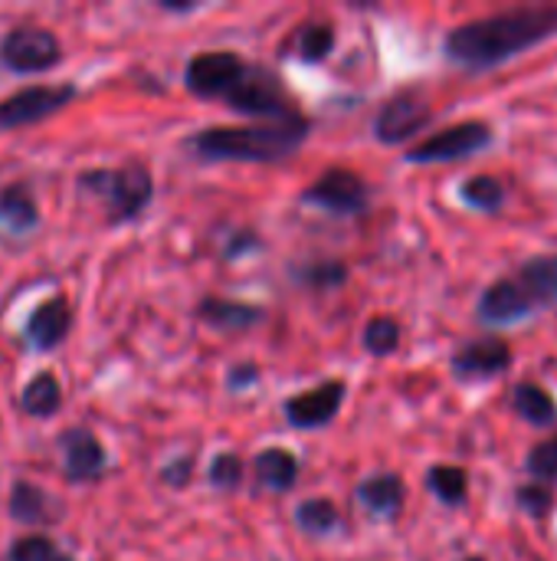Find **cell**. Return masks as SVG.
<instances>
[{"instance_id": "cb8c5ba5", "label": "cell", "mask_w": 557, "mask_h": 561, "mask_svg": "<svg viewBox=\"0 0 557 561\" xmlns=\"http://www.w3.org/2000/svg\"><path fill=\"white\" fill-rule=\"evenodd\" d=\"M204 322L217 325V329H250L263 319V312L256 306H243V302H230V299H207L200 306Z\"/></svg>"}, {"instance_id": "1f68e13d", "label": "cell", "mask_w": 557, "mask_h": 561, "mask_svg": "<svg viewBox=\"0 0 557 561\" xmlns=\"http://www.w3.org/2000/svg\"><path fill=\"white\" fill-rule=\"evenodd\" d=\"M240 480H243V463H240L236 454H220V457H213V463H210V483H213L217 490H236Z\"/></svg>"}, {"instance_id": "ba28073f", "label": "cell", "mask_w": 557, "mask_h": 561, "mask_svg": "<svg viewBox=\"0 0 557 561\" xmlns=\"http://www.w3.org/2000/svg\"><path fill=\"white\" fill-rule=\"evenodd\" d=\"M76 95L72 85H30L13 92L10 99L0 102V128H23L33 122H43L46 115L59 112L69 99Z\"/></svg>"}, {"instance_id": "603a6c76", "label": "cell", "mask_w": 557, "mask_h": 561, "mask_svg": "<svg viewBox=\"0 0 557 561\" xmlns=\"http://www.w3.org/2000/svg\"><path fill=\"white\" fill-rule=\"evenodd\" d=\"M0 220L13 230L36 227V201L26 184H10L0 191Z\"/></svg>"}, {"instance_id": "836d02e7", "label": "cell", "mask_w": 557, "mask_h": 561, "mask_svg": "<svg viewBox=\"0 0 557 561\" xmlns=\"http://www.w3.org/2000/svg\"><path fill=\"white\" fill-rule=\"evenodd\" d=\"M190 467H194V463H190V460L184 457V460H177V463H171V467H164V470H161V477H164L167 483H174V486H181L184 480H190Z\"/></svg>"}, {"instance_id": "9c48e42d", "label": "cell", "mask_w": 557, "mask_h": 561, "mask_svg": "<svg viewBox=\"0 0 557 561\" xmlns=\"http://www.w3.org/2000/svg\"><path fill=\"white\" fill-rule=\"evenodd\" d=\"M538 312V306L532 302V296L522 289V283L515 276L496 279L492 286L483 289L479 302H476V316L479 322L492 325V329H506L515 322H525Z\"/></svg>"}, {"instance_id": "30bf717a", "label": "cell", "mask_w": 557, "mask_h": 561, "mask_svg": "<svg viewBox=\"0 0 557 561\" xmlns=\"http://www.w3.org/2000/svg\"><path fill=\"white\" fill-rule=\"evenodd\" d=\"M450 368L460 381H489L512 368V348L506 339H473L460 345L450 358Z\"/></svg>"}, {"instance_id": "2e32d148", "label": "cell", "mask_w": 557, "mask_h": 561, "mask_svg": "<svg viewBox=\"0 0 557 561\" xmlns=\"http://www.w3.org/2000/svg\"><path fill=\"white\" fill-rule=\"evenodd\" d=\"M69 480H95L105 470V450L89 431H69L62 437Z\"/></svg>"}, {"instance_id": "d6986e66", "label": "cell", "mask_w": 557, "mask_h": 561, "mask_svg": "<svg viewBox=\"0 0 557 561\" xmlns=\"http://www.w3.org/2000/svg\"><path fill=\"white\" fill-rule=\"evenodd\" d=\"M10 513H13L20 523L39 526V523H53V519L59 516V506H56L53 496L43 493L39 486H33V483H16L13 493H10Z\"/></svg>"}, {"instance_id": "44dd1931", "label": "cell", "mask_w": 557, "mask_h": 561, "mask_svg": "<svg viewBox=\"0 0 557 561\" xmlns=\"http://www.w3.org/2000/svg\"><path fill=\"white\" fill-rule=\"evenodd\" d=\"M256 477H259L269 490L286 493V490H292V486H295L299 463H295V457H292L289 450L272 447V450H266V454H259V457H256Z\"/></svg>"}, {"instance_id": "8fae6325", "label": "cell", "mask_w": 557, "mask_h": 561, "mask_svg": "<svg viewBox=\"0 0 557 561\" xmlns=\"http://www.w3.org/2000/svg\"><path fill=\"white\" fill-rule=\"evenodd\" d=\"M368 184L348 171V168H328L318 181H312V187L305 191L309 204H318L332 214H361L368 207Z\"/></svg>"}, {"instance_id": "d6a6232c", "label": "cell", "mask_w": 557, "mask_h": 561, "mask_svg": "<svg viewBox=\"0 0 557 561\" xmlns=\"http://www.w3.org/2000/svg\"><path fill=\"white\" fill-rule=\"evenodd\" d=\"M345 279H348V273L338 263H322V266L312 270V283H318V286H338Z\"/></svg>"}, {"instance_id": "ffe728a7", "label": "cell", "mask_w": 557, "mask_h": 561, "mask_svg": "<svg viewBox=\"0 0 557 561\" xmlns=\"http://www.w3.org/2000/svg\"><path fill=\"white\" fill-rule=\"evenodd\" d=\"M427 490L443 503V506H466V496H469V473L463 467H450V463H440V467H430L427 473Z\"/></svg>"}, {"instance_id": "e0dca14e", "label": "cell", "mask_w": 557, "mask_h": 561, "mask_svg": "<svg viewBox=\"0 0 557 561\" xmlns=\"http://www.w3.org/2000/svg\"><path fill=\"white\" fill-rule=\"evenodd\" d=\"M69 322H72V316H69V302L66 299H49V302H43L33 316H30V325H26V339L36 345V348H56L62 339H66V332H69Z\"/></svg>"}, {"instance_id": "ac0fdd59", "label": "cell", "mask_w": 557, "mask_h": 561, "mask_svg": "<svg viewBox=\"0 0 557 561\" xmlns=\"http://www.w3.org/2000/svg\"><path fill=\"white\" fill-rule=\"evenodd\" d=\"M512 408L532 427H555L557 424V401L548 388H542L535 381H522L512 388Z\"/></svg>"}, {"instance_id": "8992f818", "label": "cell", "mask_w": 557, "mask_h": 561, "mask_svg": "<svg viewBox=\"0 0 557 561\" xmlns=\"http://www.w3.org/2000/svg\"><path fill=\"white\" fill-rule=\"evenodd\" d=\"M59 56V39L43 26H16L0 43V62L13 72H46Z\"/></svg>"}, {"instance_id": "5bb4252c", "label": "cell", "mask_w": 557, "mask_h": 561, "mask_svg": "<svg viewBox=\"0 0 557 561\" xmlns=\"http://www.w3.org/2000/svg\"><path fill=\"white\" fill-rule=\"evenodd\" d=\"M515 279L522 283V289L532 296V302L538 309H555L557 306V253H542V256H529Z\"/></svg>"}, {"instance_id": "4dcf8cb0", "label": "cell", "mask_w": 557, "mask_h": 561, "mask_svg": "<svg viewBox=\"0 0 557 561\" xmlns=\"http://www.w3.org/2000/svg\"><path fill=\"white\" fill-rule=\"evenodd\" d=\"M10 561H69L46 536H26L20 542H13Z\"/></svg>"}, {"instance_id": "4316f807", "label": "cell", "mask_w": 557, "mask_h": 561, "mask_svg": "<svg viewBox=\"0 0 557 561\" xmlns=\"http://www.w3.org/2000/svg\"><path fill=\"white\" fill-rule=\"evenodd\" d=\"M364 348L378 358L394 355L401 348V325L391 316H378L364 325Z\"/></svg>"}, {"instance_id": "5b68a950", "label": "cell", "mask_w": 557, "mask_h": 561, "mask_svg": "<svg viewBox=\"0 0 557 561\" xmlns=\"http://www.w3.org/2000/svg\"><path fill=\"white\" fill-rule=\"evenodd\" d=\"M492 145V128L486 122H460L450 125L437 135H430L427 141L414 145L407 151V161L414 164H446V161H466L479 151H486Z\"/></svg>"}, {"instance_id": "484cf974", "label": "cell", "mask_w": 557, "mask_h": 561, "mask_svg": "<svg viewBox=\"0 0 557 561\" xmlns=\"http://www.w3.org/2000/svg\"><path fill=\"white\" fill-rule=\"evenodd\" d=\"M295 519H299V526L305 533H318V536H328V533H335L341 526V513L335 510L332 500H309V503H302Z\"/></svg>"}, {"instance_id": "f546056e", "label": "cell", "mask_w": 557, "mask_h": 561, "mask_svg": "<svg viewBox=\"0 0 557 561\" xmlns=\"http://www.w3.org/2000/svg\"><path fill=\"white\" fill-rule=\"evenodd\" d=\"M515 506L532 519H545L555 510V493L542 483H525L515 490Z\"/></svg>"}, {"instance_id": "83f0119b", "label": "cell", "mask_w": 557, "mask_h": 561, "mask_svg": "<svg viewBox=\"0 0 557 561\" xmlns=\"http://www.w3.org/2000/svg\"><path fill=\"white\" fill-rule=\"evenodd\" d=\"M332 46H335V30H332L328 23H309V26H302L299 36H295V49H299V56L309 59V62L325 59V56L332 53Z\"/></svg>"}, {"instance_id": "e575fe53", "label": "cell", "mask_w": 557, "mask_h": 561, "mask_svg": "<svg viewBox=\"0 0 557 561\" xmlns=\"http://www.w3.org/2000/svg\"><path fill=\"white\" fill-rule=\"evenodd\" d=\"M463 561H486L483 556H469V559H463Z\"/></svg>"}, {"instance_id": "6da1fadb", "label": "cell", "mask_w": 557, "mask_h": 561, "mask_svg": "<svg viewBox=\"0 0 557 561\" xmlns=\"http://www.w3.org/2000/svg\"><path fill=\"white\" fill-rule=\"evenodd\" d=\"M555 36L557 3H529V7H512L483 20H469L450 30L443 49L450 62L469 72H486Z\"/></svg>"}, {"instance_id": "277c9868", "label": "cell", "mask_w": 557, "mask_h": 561, "mask_svg": "<svg viewBox=\"0 0 557 561\" xmlns=\"http://www.w3.org/2000/svg\"><path fill=\"white\" fill-rule=\"evenodd\" d=\"M223 99L230 102V108L246 112V115H259L269 122H286V118H299L295 99L289 95V89L282 85V79L263 66H243V72L236 76V82L223 92Z\"/></svg>"}, {"instance_id": "9a60e30c", "label": "cell", "mask_w": 557, "mask_h": 561, "mask_svg": "<svg viewBox=\"0 0 557 561\" xmlns=\"http://www.w3.org/2000/svg\"><path fill=\"white\" fill-rule=\"evenodd\" d=\"M358 500H361V506H364L371 516L394 519V516H401V510H404L407 486H404V480L394 477V473H378V477H371V480H364V483L358 486Z\"/></svg>"}, {"instance_id": "f1b7e54d", "label": "cell", "mask_w": 557, "mask_h": 561, "mask_svg": "<svg viewBox=\"0 0 557 561\" xmlns=\"http://www.w3.org/2000/svg\"><path fill=\"white\" fill-rule=\"evenodd\" d=\"M525 470L535 477V483L548 486V483H557V437L555 440H542L532 447L529 460H525Z\"/></svg>"}, {"instance_id": "7a4b0ae2", "label": "cell", "mask_w": 557, "mask_h": 561, "mask_svg": "<svg viewBox=\"0 0 557 561\" xmlns=\"http://www.w3.org/2000/svg\"><path fill=\"white\" fill-rule=\"evenodd\" d=\"M309 135V122L286 118L266 125H220L194 135L190 148L217 161H279L292 154Z\"/></svg>"}, {"instance_id": "d4e9b609", "label": "cell", "mask_w": 557, "mask_h": 561, "mask_svg": "<svg viewBox=\"0 0 557 561\" xmlns=\"http://www.w3.org/2000/svg\"><path fill=\"white\" fill-rule=\"evenodd\" d=\"M59 401H62V394H59V381L53 375H36L23 388V398H20V404H23V411L30 417H49V414H56Z\"/></svg>"}, {"instance_id": "3957f363", "label": "cell", "mask_w": 557, "mask_h": 561, "mask_svg": "<svg viewBox=\"0 0 557 561\" xmlns=\"http://www.w3.org/2000/svg\"><path fill=\"white\" fill-rule=\"evenodd\" d=\"M79 184L105 204V214L112 224L138 217L154 194L151 174L138 161L121 164V168H108V171H85L79 178Z\"/></svg>"}, {"instance_id": "52a82bcc", "label": "cell", "mask_w": 557, "mask_h": 561, "mask_svg": "<svg viewBox=\"0 0 557 561\" xmlns=\"http://www.w3.org/2000/svg\"><path fill=\"white\" fill-rule=\"evenodd\" d=\"M433 112L427 105V99H420L417 92H397L384 102V108L378 112L374 122V135L384 145H404L407 138H414L417 131H423L430 125Z\"/></svg>"}, {"instance_id": "7402d4cb", "label": "cell", "mask_w": 557, "mask_h": 561, "mask_svg": "<svg viewBox=\"0 0 557 561\" xmlns=\"http://www.w3.org/2000/svg\"><path fill=\"white\" fill-rule=\"evenodd\" d=\"M460 197L473 207V210H483V214H499L509 201V191L499 178L492 174H476L469 181H463L460 187Z\"/></svg>"}, {"instance_id": "4fadbf2b", "label": "cell", "mask_w": 557, "mask_h": 561, "mask_svg": "<svg viewBox=\"0 0 557 561\" xmlns=\"http://www.w3.org/2000/svg\"><path fill=\"white\" fill-rule=\"evenodd\" d=\"M341 401H345V385L341 381H325L299 398H292L286 404V417L292 427H325L338 411H341Z\"/></svg>"}, {"instance_id": "7c38bea8", "label": "cell", "mask_w": 557, "mask_h": 561, "mask_svg": "<svg viewBox=\"0 0 557 561\" xmlns=\"http://www.w3.org/2000/svg\"><path fill=\"white\" fill-rule=\"evenodd\" d=\"M243 59L230 49H213V53H200L187 62V85L197 95H217L223 99V92L236 82V76L243 72Z\"/></svg>"}]
</instances>
